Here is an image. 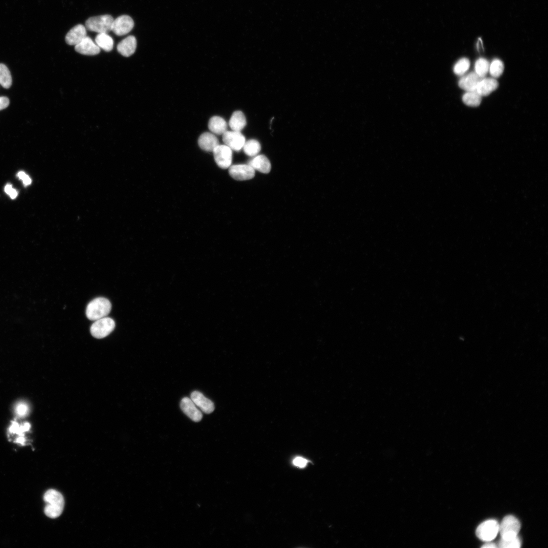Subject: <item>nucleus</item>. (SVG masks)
<instances>
[{
    "label": "nucleus",
    "mask_w": 548,
    "mask_h": 548,
    "mask_svg": "<svg viewBox=\"0 0 548 548\" xmlns=\"http://www.w3.org/2000/svg\"><path fill=\"white\" fill-rule=\"evenodd\" d=\"M47 503L45 507L46 515L51 518H57L62 514L65 505V500L62 494L59 491L50 489L44 495Z\"/></svg>",
    "instance_id": "1"
},
{
    "label": "nucleus",
    "mask_w": 548,
    "mask_h": 548,
    "mask_svg": "<svg viewBox=\"0 0 548 548\" xmlns=\"http://www.w3.org/2000/svg\"><path fill=\"white\" fill-rule=\"evenodd\" d=\"M112 308L110 302L104 298H98L92 301L88 305L86 315L88 318L96 321L107 317Z\"/></svg>",
    "instance_id": "2"
},
{
    "label": "nucleus",
    "mask_w": 548,
    "mask_h": 548,
    "mask_svg": "<svg viewBox=\"0 0 548 548\" xmlns=\"http://www.w3.org/2000/svg\"><path fill=\"white\" fill-rule=\"evenodd\" d=\"M114 21L113 17L108 15L89 18L86 22V28L91 32L108 33L111 31Z\"/></svg>",
    "instance_id": "3"
},
{
    "label": "nucleus",
    "mask_w": 548,
    "mask_h": 548,
    "mask_svg": "<svg viewBox=\"0 0 548 548\" xmlns=\"http://www.w3.org/2000/svg\"><path fill=\"white\" fill-rule=\"evenodd\" d=\"M520 528V523L515 517L512 515L505 517L499 524L501 538L508 539L518 536Z\"/></svg>",
    "instance_id": "4"
},
{
    "label": "nucleus",
    "mask_w": 548,
    "mask_h": 548,
    "mask_svg": "<svg viewBox=\"0 0 548 548\" xmlns=\"http://www.w3.org/2000/svg\"><path fill=\"white\" fill-rule=\"evenodd\" d=\"M115 327L114 320L105 317L95 321L91 327L92 335L97 339H102L111 333Z\"/></svg>",
    "instance_id": "5"
},
{
    "label": "nucleus",
    "mask_w": 548,
    "mask_h": 548,
    "mask_svg": "<svg viewBox=\"0 0 548 548\" xmlns=\"http://www.w3.org/2000/svg\"><path fill=\"white\" fill-rule=\"evenodd\" d=\"M499 524L494 520H489L481 523L477 528L476 535L484 541H491L499 532Z\"/></svg>",
    "instance_id": "6"
},
{
    "label": "nucleus",
    "mask_w": 548,
    "mask_h": 548,
    "mask_svg": "<svg viewBox=\"0 0 548 548\" xmlns=\"http://www.w3.org/2000/svg\"><path fill=\"white\" fill-rule=\"evenodd\" d=\"M215 161L223 169L229 168L232 163V150L226 145H219L213 151Z\"/></svg>",
    "instance_id": "7"
},
{
    "label": "nucleus",
    "mask_w": 548,
    "mask_h": 548,
    "mask_svg": "<svg viewBox=\"0 0 548 548\" xmlns=\"http://www.w3.org/2000/svg\"><path fill=\"white\" fill-rule=\"evenodd\" d=\"M134 27L132 18L127 15L120 16L114 20L111 31L117 36H124L129 33Z\"/></svg>",
    "instance_id": "8"
},
{
    "label": "nucleus",
    "mask_w": 548,
    "mask_h": 548,
    "mask_svg": "<svg viewBox=\"0 0 548 548\" xmlns=\"http://www.w3.org/2000/svg\"><path fill=\"white\" fill-rule=\"evenodd\" d=\"M229 174L234 179L245 181L254 178L256 172L249 164H239L231 165L229 167Z\"/></svg>",
    "instance_id": "9"
},
{
    "label": "nucleus",
    "mask_w": 548,
    "mask_h": 548,
    "mask_svg": "<svg viewBox=\"0 0 548 548\" xmlns=\"http://www.w3.org/2000/svg\"><path fill=\"white\" fill-rule=\"evenodd\" d=\"M223 140L226 145L236 151L241 150L246 142L245 137L240 132L234 131H227L223 135Z\"/></svg>",
    "instance_id": "10"
},
{
    "label": "nucleus",
    "mask_w": 548,
    "mask_h": 548,
    "mask_svg": "<svg viewBox=\"0 0 548 548\" xmlns=\"http://www.w3.org/2000/svg\"><path fill=\"white\" fill-rule=\"evenodd\" d=\"M180 407L182 411L193 421L199 422L202 420V413L191 399L189 398L183 399L181 401Z\"/></svg>",
    "instance_id": "11"
},
{
    "label": "nucleus",
    "mask_w": 548,
    "mask_h": 548,
    "mask_svg": "<svg viewBox=\"0 0 548 548\" xmlns=\"http://www.w3.org/2000/svg\"><path fill=\"white\" fill-rule=\"evenodd\" d=\"M75 50L77 53L86 56L97 55L101 51V49L88 36L86 37L79 44L75 46Z\"/></svg>",
    "instance_id": "12"
},
{
    "label": "nucleus",
    "mask_w": 548,
    "mask_h": 548,
    "mask_svg": "<svg viewBox=\"0 0 548 548\" xmlns=\"http://www.w3.org/2000/svg\"><path fill=\"white\" fill-rule=\"evenodd\" d=\"M191 399L202 412L206 414H210L215 409L214 403L206 398L201 393L195 391L192 393Z\"/></svg>",
    "instance_id": "13"
},
{
    "label": "nucleus",
    "mask_w": 548,
    "mask_h": 548,
    "mask_svg": "<svg viewBox=\"0 0 548 548\" xmlns=\"http://www.w3.org/2000/svg\"><path fill=\"white\" fill-rule=\"evenodd\" d=\"M87 32L86 27L79 24L72 28L65 37L66 43L69 46H76L86 37Z\"/></svg>",
    "instance_id": "14"
},
{
    "label": "nucleus",
    "mask_w": 548,
    "mask_h": 548,
    "mask_svg": "<svg viewBox=\"0 0 548 548\" xmlns=\"http://www.w3.org/2000/svg\"><path fill=\"white\" fill-rule=\"evenodd\" d=\"M482 78L476 72H471L463 76L458 82L459 87L467 92L476 91L477 86Z\"/></svg>",
    "instance_id": "15"
},
{
    "label": "nucleus",
    "mask_w": 548,
    "mask_h": 548,
    "mask_svg": "<svg viewBox=\"0 0 548 548\" xmlns=\"http://www.w3.org/2000/svg\"><path fill=\"white\" fill-rule=\"evenodd\" d=\"M137 48V40L135 37L130 36L122 40L117 47L118 52L125 57L133 55Z\"/></svg>",
    "instance_id": "16"
},
{
    "label": "nucleus",
    "mask_w": 548,
    "mask_h": 548,
    "mask_svg": "<svg viewBox=\"0 0 548 548\" xmlns=\"http://www.w3.org/2000/svg\"><path fill=\"white\" fill-rule=\"evenodd\" d=\"M198 144L202 149L208 152H213L214 149L220 145L219 139L216 135L209 132L204 133L200 136L198 140Z\"/></svg>",
    "instance_id": "17"
},
{
    "label": "nucleus",
    "mask_w": 548,
    "mask_h": 548,
    "mask_svg": "<svg viewBox=\"0 0 548 548\" xmlns=\"http://www.w3.org/2000/svg\"><path fill=\"white\" fill-rule=\"evenodd\" d=\"M497 81L494 78H483L479 83L476 92L482 97L489 95L498 87Z\"/></svg>",
    "instance_id": "18"
},
{
    "label": "nucleus",
    "mask_w": 548,
    "mask_h": 548,
    "mask_svg": "<svg viewBox=\"0 0 548 548\" xmlns=\"http://www.w3.org/2000/svg\"><path fill=\"white\" fill-rule=\"evenodd\" d=\"M256 171L268 174L271 170V163L269 159L264 155L256 156L248 163Z\"/></svg>",
    "instance_id": "19"
},
{
    "label": "nucleus",
    "mask_w": 548,
    "mask_h": 548,
    "mask_svg": "<svg viewBox=\"0 0 548 548\" xmlns=\"http://www.w3.org/2000/svg\"><path fill=\"white\" fill-rule=\"evenodd\" d=\"M208 128L213 134L223 135L227 131L228 124L225 119L215 116L209 120Z\"/></svg>",
    "instance_id": "20"
},
{
    "label": "nucleus",
    "mask_w": 548,
    "mask_h": 548,
    "mask_svg": "<svg viewBox=\"0 0 548 548\" xmlns=\"http://www.w3.org/2000/svg\"><path fill=\"white\" fill-rule=\"evenodd\" d=\"M247 121L244 114L240 111L233 113L229 121V125L232 131L240 132L246 125Z\"/></svg>",
    "instance_id": "21"
},
{
    "label": "nucleus",
    "mask_w": 548,
    "mask_h": 548,
    "mask_svg": "<svg viewBox=\"0 0 548 548\" xmlns=\"http://www.w3.org/2000/svg\"><path fill=\"white\" fill-rule=\"evenodd\" d=\"M95 43L100 49L106 52H110L113 49V39L107 33L98 34L96 37Z\"/></svg>",
    "instance_id": "22"
},
{
    "label": "nucleus",
    "mask_w": 548,
    "mask_h": 548,
    "mask_svg": "<svg viewBox=\"0 0 548 548\" xmlns=\"http://www.w3.org/2000/svg\"><path fill=\"white\" fill-rule=\"evenodd\" d=\"M13 80L11 72L8 67L0 64V85L6 89H10L12 85Z\"/></svg>",
    "instance_id": "23"
},
{
    "label": "nucleus",
    "mask_w": 548,
    "mask_h": 548,
    "mask_svg": "<svg viewBox=\"0 0 548 548\" xmlns=\"http://www.w3.org/2000/svg\"><path fill=\"white\" fill-rule=\"evenodd\" d=\"M463 103L470 107H478L482 101V97L476 92H467L462 97Z\"/></svg>",
    "instance_id": "24"
},
{
    "label": "nucleus",
    "mask_w": 548,
    "mask_h": 548,
    "mask_svg": "<svg viewBox=\"0 0 548 548\" xmlns=\"http://www.w3.org/2000/svg\"><path fill=\"white\" fill-rule=\"evenodd\" d=\"M243 148L247 155L255 156L261 151V145L258 141L251 139L245 142Z\"/></svg>",
    "instance_id": "25"
},
{
    "label": "nucleus",
    "mask_w": 548,
    "mask_h": 548,
    "mask_svg": "<svg viewBox=\"0 0 548 548\" xmlns=\"http://www.w3.org/2000/svg\"><path fill=\"white\" fill-rule=\"evenodd\" d=\"M489 66L488 60L484 58H480L475 63V72L481 78H485L489 72Z\"/></svg>",
    "instance_id": "26"
},
{
    "label": "nucleus",
    "mask_w": 548,
    "mask_h": 548,
    "mask_svg": "<svg viewBox=\"0 0 548 548\" xmlns=\"http://www.w3.org/2000/svg\"><path fill=\"white\" fill-rule=\"evenodd\" d=\"M504 64L499 59L494 60L490 65L489 72L494 78L499 77L504 71Z\"/></svg>",
    "instance_id": "27"
},
{
    "label": "nucleus",
    "mask_w": 548,
    "mask_h": 548,
    "mask_svg": "<svg viewBox=\"0 0 548 548\" xmlns=\"http://www.w3.org/2000/svg\"><path fill=\"white\" fill-rule=\"evenodd\" d=\"M470 62L467 58H463L459 60L455 65L453 71L458 76H463L470 67Z\"/></svg>",
    "instance_id": "28"
},
{
    "label": "nucleus",
    "mask_w": 548,
    "mask_h": 548,
    "mask_svg": "<svg viewBox=\"0 0 548 548\" xmlns=\"http://www.w3.org/2000/svg\"><path fill=\"white\" fill-rule=\"evenodd\" d=\"M521 545V541L518 536L508 539L501 538L498 541L497 546L500 548H519Z\"/></svg>",
    "instance_id": "29"
},
{
    "label": "nucleus",
    "mask_w": 548,
    "mask_h": 548,
    "mask_svg": "<svg viewBox=\"0 0 548 548\" xmlns=\"http://www.w3.org/2000/svg\"><path fill=\"white\" fill-rule=\"evenodd\" d=\"M29 408L28 406L25 403H20L16 406V412L18 416L20 417H24L28 413Z\"/></svg>",
    "instance_id": "30"
},
{
    "label": "nucleus",
    "mask_w": 548,
    "mask_h": 548,
    "mask_svg": "<svg viewBox=\"0 0 548 548\" xmlns=\"http://www.w3.org/2000/svg\"><path fill=\"white\" fill-rule=\"evenodd\" d=\"M309 461L302 457H297L293 460V465L300 468H304L308 465Z\"/></svg>",
    "instance_id": "31"
},
{
    "label": "nucleus",
    "mask_w": 548,
    "mask_h": 548,
    "mask_svg": "<svg viewBox=\"0 0 548 548\" xmlns=\"http://www.w3.org/2000/svg\"><path fill=\"white\" fill-rule=\"evenodd\" d=\"M10 100L6 97H0V110L6 109L10 105Z\"/></svg>",
    "instance_id": "32"
},
{
    "label": "nucleus",
    "mask_w": 548,
    "mask_h": 548,
    "mask_svg": "<svg viewBox=\"0 0 548 548\" xmlns=\"http://www.w3.org/2000/svg\"><path fill=\"white\" fill-rule=\"evenodd\" d=\"M22 180L23 181L24 185L26 186H29L31 184L32 180L30 177L28 176L27 175Z\"/></svg>",
    "instance_id": "33"
},
{
    "label": "nucleus",
    "mask_w": 548,
    "mask_h": 548,
    "mask_svg": "<svg viewBox=\"0 0 548 548\" xmlns=\"http://www.w3.org/2000/svg\"><path fill=\"white\" fill-rule=\"evenodd\" d=\"M482 547H485V548H495V547H497L498 546L494 543L491 542L490 541H488L487 543H486L485 544H484Z\"/></svg>",
    "instance_id": "34"
},
{
    "label": "nucleus",
    "mask_w": 548,
    "mask_h": 548,
    "mask_svg": "<svg viewBox=\"0 0 548 548\" xmlns=\"http://www.w3.org/2000/svg\"><path fill=\"white\" fill-rule=\"evenodd\" d=\"M18 194L17 191L16 190H14V189H13V190L11 191V192L9 194L11 198L12 199H16L17 198V197L18 196Z\"/></svg>",
    "instance_id": "35"
},
{
    "label": "nucleus",
    "mask_w": 548,
    "mask_h": 548,
    "mask_svg": "<svg viewBox=\"0 0 548 548\" xmlns=\"http://www.w3.org/2000/svg\"><path fill=\"white\" fill-rule=\"evenodd\" d=\"M12 186L11 185H8L5 188V192L7 194H10L11 191L13 190Z\"/></svg>",
    "instance_id": "36"
},
{
    "label": "nucleus",
    "mask_w": 548,
    "mask_h": 548,
    "mask_svg": "<svg viewBox=\"0 0 548 548\" xmlns=\"http://www.w3.org/2000/svg\"><path fill=\"white\" fill-rule=\"evenodd\" d=\"M26 174L24 172H20L18 174L19 178L22 180H23L26 176Z\"/></svg>",
    "instance_id": "37"
}]
</instances>
